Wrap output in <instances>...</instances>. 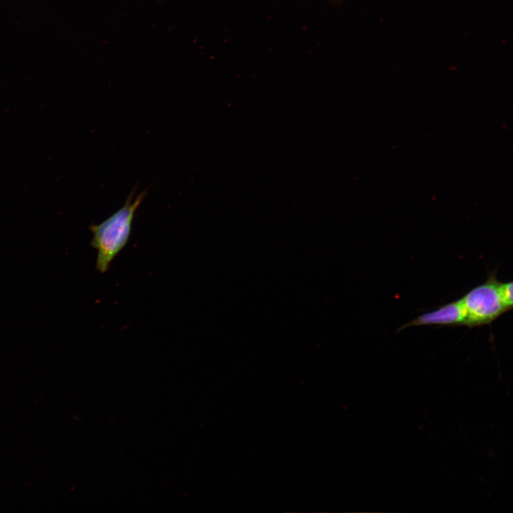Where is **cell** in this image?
<instances>
[{
    "label": "cell",
    "mask_w": 513,
    "mask_h": 513,
    "mask_svg": "<svg viewBox=\"0 0 513 513\" xmlns=\"http://www.w3.org/2000/svg\"><path fill=\"white\" fill-rule=\"evenodd\" d=\"M145 196L142 192L135 197L130 193L124 204L99 224L89 227L92 232L90 245L97 251L95 268L106 272L115 256L128 244L135 214Z\"/></svg>",
    "instance_id": "obj_1"
},
{
    "label": "cell",
    "mask_w": 513,
    "mask_h": 513,
    "mask_svg": "<svg viewBox=\"0 0 513 513\" xmlns=\"http://www.w3.org/2000/svg\"><path fill=\"white\" fill-rule=\"evenodd\" d=\"M465 322L466 313L460 299L418 316L399 330L418 326H465Z\"/></svg>",
    "instance_id": "obj_3"
},
{
    "label": "cell",
    "mask_w": 513,
    "mask_h": 513,
    "mask_svg": "<svg viewBox=\"0 0 513 513\" xmlns=\"http://www.w3.org/2000/svg\"><path fill=\"white\" fill-rule=\"evenodd\" d=\"M466 313L465 326L480 327L492 323L507 311L494 273L461 298Z\"/></svg>",
    "instance_id": "obj_2"
},
{
    "label": "cell",
    "mask_w": 513,
    "mask_h": 513,
    "mask_svg": "<svg viewBox=\"0 0 513 513\" xmlns=\"http://www.w3.org/2000/svg\"><path fill=\"white\" fill-rule=\"evenodd\" d=\"M500 291L507 310L513 309V280L500 282Z\"/></svg>",
    "instance_id": "obj_4"
}]
</instances>
